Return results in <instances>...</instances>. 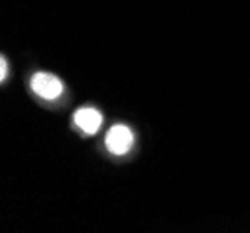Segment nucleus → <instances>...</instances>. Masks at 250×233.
I'll use <instances>...</instances> for the list:
<instances>
[{"mask_svg":"<svg viewBox=\"0 0 250 233\" xmlns=\"http://www.w3.org/2000/svg\"><path fill=\"white\" fill-rule=\"evenodd\" d=\"M133 131L125 125H114L106 133V138H104V144L110 153L114 155H125L129 149L133 148Z\"/></svg>","mask_w":250,"mask_h":233,"instance_id":"f257e3e1","label":"nucleus"},{"mask_svg":"<svg viewBox=\"0 0 250 233\" xmlns=\"http://www.w3.org/2000/svg\"><path fill=\"white\" fill-rule=\"evenodd\" d=\"M32 90L43 99H56L62 94L63 86L62 80L54 75L49 73H36L32 77Z\"/></svg>","mask_w":250,"mask_h":233,"instance_id":"f03ea898","label":"nucleus"},{"mask_svg":"<svg viewBox=\"0 0 250 233\" xmlns=\"http://www.w3.org/2000/svg\"><path fill=\"white\" fill-rule=\"evenodd\" d=\"M75 123L79 125V129L86 133V135H95L101 125H103V116L101 112H97L95 108H90V106H84V108H79L75 112Z\"/></svg>","mask_w":250,"mask_h":233,"instance_id":"7ed1b4c3","label":"nucleus"},{"mask_svg":"<svg viewBox=\"0 0 250 233\" xmlns=\"http://www.w3.org/2000/svg\"><path fill=\"white\" fill-rule=\"evenodd\" d=\"M6 75H8V64H6V60L2 58V60H0V78L6 80Z\"/></svg>","mask_w":250,"mask_h":233,"instance_id":"20e7f679","label":"nucleus"}]
</instances>
